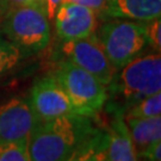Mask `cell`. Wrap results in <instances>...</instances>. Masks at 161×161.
Here are the masks:
<instances>
[{"mask_svg":"<svg viewBox=\"0 0 161 161\" xmlns=\"http://www.w3.org/2000/svg\"><path fill=\"white\" fill-rule=\"evenodd\" d=\"M93 129L90 117L79 115L41 121L28 140L30 160L66 161Z\"/></svg>","mask_w":161,"mask_h":161,"instance_id":"1","label":"cell"},{"mask_svg":"<svg viewBox=\"0 0 161 161\" xmlns=\"http://www.w3.org/2000/svg\"><path fill=\"white\" fill-rule=\"evenodd\" d=\"M108 86L111 97L123 103L124 111L138 100L161 92L160 53L138 55L116 70Z\"/></svg>","mask_w":161,"mask_h":161,"instance_id":"2","label":"cell"},{"mask_svg":"<svg viewBox=\"0 0 161 161\" xmlns=\"http://www.w3.org/2000/svg\"><path fill=\"white\" fill-rule=\"evenodd\" d=\"M1 24V31L25 58L42 52L50 42V23L43 5L10 8Z\"/></svg>","mask_w":161,"mask_h":161,"instance_id":"3","label":"cell"},{"mask_svg":"<svg viewBox=\"0 0 161 161\" xmlns=\"http://www.w3.org/2000/svg\"><path fill=\"white\" fill-rule=\"evenodd\" d=\"M54 76L69 98L75 115L94 117L109 99L105 85L69 61L62 60Z\"/></svg>","mask_w":161,"mask_h":161,"instance_id":"4","label":"cell"},{"mask_svg":"<svg viewBox=\"0 0 161 161\" xmlns=\"http://www.w3.org/2000/svg\"><path fill=\"white\" fill-rule=\"evenodd\" d=\"M96 36L116 70L141 55L148 46L142 22L112 18L96 31Z\"/></svg>","mask_w":161,"mask_h":161,"instance_id":"5","label":"cell"},{"mask_svg":"<svg viewBox=\"0 0 161 161\" xmlns=\"http://www.w3.org/2000/svg\"><path fill=\"white\" fill-rule=\"evenodd\" d=\"M60 52L66 61L85 69L105 86L115 75L116 69L104 53L96 34L79 40L62 41Z\"/></svg>","mask_w":161,"mask_h":161,"instance_id":"6","label":"cell"},{"mask_svg":"<svg viewBox=\"0 0 161 161\" xmlns=\"http://www.w3.org/2000/svg\"><path fill=\"white\" fill-rule=\"evenodd\" d=\"M40 122L30 98H11L0 106V143L29 140Z\"/></svg>","mask_w":161,"mask_h":161,"instance_id":"7","label":"cell"},{"mask_svg":"<svg viewBox=\"0 0 161 161\" xmlns=\"http://www.w3.org/2000/svg\"><path fill=\"white\" fill-rule=\"evenodd\" d=\"M29 98L40 121L75 115L69 98L54 74L36 81Z\"/></svg>","mask_w":161,"mask_h":161,"instance_id":"8","label":"cell"},{"mask_svg":"<svg viewBox=\"0 0 161 161\" xmlns=\"http://www.w3.org/2000/svg\"><path fill=\"white\" fill-rule=\"evenodd\" d=\"M55 26L61 41L88 37L97 31L98 14L82 5L62 3L55 13Z\"/></svg>","mask_w":161,"mask_h":161,"instance_id":"9","label":"cell"},{"mask_svg":"<svg viewBox=\"0 0 161 161\" xmlns=\"http://www.w3.org/2000/svg\"><path fill=\"white\" fill-rule=\"evenodd\" d=\"M161 14V0H110L102 18L148 23Z\"/></svg>","mask_w":161,"mask_h":161,"instance_id":"10","label":"cell"},{"mask_svg":"<svg viewBox=\"0 0 161 161\" xmlns=\"http://www.w3.org/2000/svg\"><path fill=\"white\" fill-rule=\"evenodd\" d=\"M106 161H138V155L122 115H117L106 130Z\"/></svg>","mask_w":161,"mask_h":161,"instance_id":"11","label":"cell"},{"mask_svg":"<svg viewBox=\"0 0 161 161\" xmlns=\"http://www.w3.org/2000/svg\"><path fill=\"white\" fill-rule=\"evenodd\" d=\"M127 124L129 134L131 136L132 143L138 156L161 142V117L138 118L131 116H123Z\"/></svg>","mask_w":161,"mask_h":161,"instance_id":"12","label":"cell"},{"mask_svg":"<svg viewBox=\"0 0 161 161\" xmlns=\"http://www.w3.org/2000/svg\"><path fill=\"white\" fill-rule=\"evenodd\" d=\"M66 161H106V131L94 127Z\"/></svg>","mask_w":161,"mask_h":161,"instance_id":"13","label":"cell"},{"mask_svg":"<svg viewBox=\"0 0 161 161\" xmlns=\"http://www.w3.org/2000/svg\"><path fill=\"white\" fill-rule=\"evenodd\" d=\"M24 58L19 48L0 30V78L16 68Z\"/></svg>","mask_w":161,"mask_h":161,"instance_id":"14","label":"cell"},{"mask_svg":"<svg viewBox=\"0 0 161 161\" xmlns=\"http://www.w3.org/2000/svg\"><path fill=\"white\" fill-rule=\"evenodd\" d=\"M161 114V92L146 97L125 111L124 116H131L138 118L158 117Z\"/></svg>","mask_w":161,"mask_h":161,"instance_id":"15","label":"cell"},{"mask_svg":"<svg viewBox=\"0 0 161 161\" xmlns=\"http://www.w3.org/2000/svg\"><path fill=\"white\" fill-rule=\"evenodd\" d=\"M0 161H31L28 140L0 143Z\"/></svg>","mask_w":161,"mask_h":161,"instance_id":"16","label":"cell"},{"mask_svg":"<svg viewBox=\"0 0 161 161\" xmlns=\"http://www.w3.org/2000/svg\"><path fill=\"white\" fill-rule=\"evenodd\" d=\"M146 36L148 46H150L156 53L161 50V19L160 17L146 23Z\"/></svg>","mask_w":161,"mask_h":161,"instance_id":"17","label":"cell"},{"mask_svg":"<svg viewBox=\"0 0 161 161\" xmlns=\"http://www.w3.org/2000/svg\"><path fill=\"white\" fill-rule=\"evenodd\" d=\"M110 0H62V3H73L78 5H82L85 7H88L98 14V17L103 14L105 7L108 6Z\"/></svg>","mask_w":161,"mask_h":161,"instance_id":"18","label":"cell"},{"mask_svg":"<svg viewBox=\"0 0 161 161\" xmlns=\"http://www.w3.org/2000/svg\"><path fill=\"white\" fill-rule=\"evenodd\" d=\"M10 8L26 5H43L46 7V0H6Z\"/></svg>","mask_w":161,"mask_h":161,"instance_id":"19","label":"cell"},{"mask_svg":"<svg viewBox=\"0 0 161 161\" xmlns=\"http://www.w3.org/2000/svg\"><path fill=\"white\" fill-rule=\"evenodd\" d=\"M61 4H62V0H46V11L49 19L55 17V13Z\"/></svg>","mask_w":161,"mask_h":161,"instance_id":"20","label":"cell"},{"mask_svg":"<svg viewBox=\"0 0 161 161\" xmlns=\"http://www.w3.org/2000/svg\"><path fill=\"white\" fill-rule=\"evenodd\" d=\"M8 10H10V6L7 4V1L6 0H0V24L3 23V20L5 19Z\"/></svg>","mask_w":161,"mask_h":161,"instance_id":"21","label":"cell"}]
</instances>
